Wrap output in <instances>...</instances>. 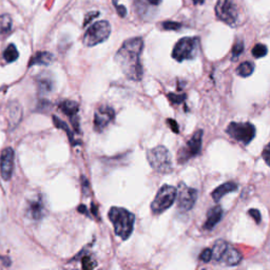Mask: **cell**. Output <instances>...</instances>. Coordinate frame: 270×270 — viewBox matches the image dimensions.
<instances>
[{
  "label": "cell",
  "instance_id": "e575fe53",
  "mask_svg": "<svg viewBox=\"0 0 270 270\" xmlns=\"http://www.w3.org/2000/svg\"><path fill=\"white\" fill-rule=\"evenodd\" d=\"M113 4H114L115 9H116V11L118 13V15H120L121 17H125V16L127 15V9L125 8L124 5H118L116 0H113Z\"/></svg>",
  "mask_w": 270,
  "mask_h": 270
},
{
  "label": "cell",
  "instance_id": "e0dca14e",
  "mask_svg": "<svg viewBox=\"0 0 270 270\" xmlns=\"http://www.w3.org/2000/svg\"><path fill=\"white\" fill-rule=\"evenodd\" d=\"M223 217V209L221 206H214L209 210L207 213L206 223L204 224V228L206 230H211L214 226L219 224Z\"/></svg>",
  "mask_w": 270,
  "mask_h": 270
},
{
  "label": "cell",
  "instance_id": "8992f818",
  "mask_svg": "<svg viewBox=\"0 0 270 270\" xmlns=\"http://www.w3.org/2000/svg\"><path fill=\"white\" fill-rule=\"evenodd\" d=\"M177 189L170 185H164L157 192L156 196L151 204V210L154 214H161L166 211L176 200Z\"/></svg>",
  "mask_w": 270,
  "mask_h": 270
},
{
  "label": "cell",
  "instance_id": "d4e9b609",
  "mask_svg": "<svg viewBox=\"0 0 270 270\" xmlns=\"http://www.w3.org/2000/svg\"><path fill=\"white\" fill-rule=\"evenodd\" d=\"M19 54H18V51L16 49V47L14 44H10L8 48H6L3 52V57L5 59L6 62H14L16 59L18 58Z\"/></svg>",
  "mask_w": 270,
  "mask_h": 270
},
{
  "label": "cell",
  "instance_id": "d6a6232c",
  "mask_svg": "<svg viewBox=\"0 0 270 270\" xmlns=\"http://www.w3.org/2000/svg\"><path fill=\"white\" fill-rule=\"evenodd\" d=\"M248 214L252 217V219L255 221L256 224H260L262 216H261V212L259 211L258 209H250L248 210Z\"/></svg>",
  "mask_w": 270,
  "mask_h": 270
},
{
  "label": "cell",
  "instance_id": "836d02e7",
  "mask_svg": "<svg viewBox=\"0 0 270 270\" xmlns=\"http://www.w3.org/2000/svg\"><path fill=\"white\" fill-rule=\"evenodd\" d=\"M262 157H263V160L265 161V163L270 167V143L267 145V146H265L264 150H263Z\"/></svg>",
  "mask_w": 270,
  "mask_h": 270
},
{
  "label": "cell",
  "instance_id": "cb8c5ba5",
  "mask_svg": "<svg viewBox=\"0 0 270 270\" xmlns=\"http://www.w3.org/2000/svg\"><path fill=\"white\" fill-rule=\"evenodd\" d=\"M254 71V64L250 62H244L239 65L236 73H238L241 77H248L253 73Z\"/></svg>",
  "mask_w": 270,
  "mask_h": 270
},
{
  "label": "cell",
  "instance_id": "4dcf8cb0",
  "mask_svg": "<svg viewBox=\"0 0 270 270\" xmlns=\"http://www.w3.org/2000/svg\"><path fill=\"white\" fill-rule=\"evenodd\" d=\"M200 259L204 263H209L210 261H211V259H212L211 249H209V248L204 249L202 251V253H201V255H200Z\"/></svg>",
  "mask_w": 270,
  "mask_h": 270
},
{
  "label": "cell",
  "instance_id": "4fadbf2b",
  "mask_svg": "<svg viewBox=\"0 0 270 270\" xmlns=\"http://www.w3.org/2000/svg\"><path fill=\"white\" fill-rule=\"evenodd\" d=\"M14 168V151L12 148H5L0 156V173L4 181H9L12 177Z\"/></svg>",
  "mask_w": 270,
  "mask_h": 270
},
{
  "label": "cell",
  "instance_id": "5bb4252c",
  "mask_svg": "<svg viewBox=\"0 0 270 270\" xmlns=\"http://www.w3.org/2000/svg\"><path fill=\"white\" fill-rule=\"evenodd\" d=\"M242 261V254L238 249L228 245L227 249L224 252L222 259L220 261L221 264L225 266H236L239 265Z\"/></svg>",
  "mask_w": 270,
  "mask_h": 270
},
{
  "label": "cell",
  "instance_id": "4316f807",
  "mask_svg": "<svg viewBox=\"0 0 270 270\" xmlns=\"http://www.w3.org/2000/svg\"><path fill=\"white\" fill-rule=\"evenodd\" d=\"M169 98V101L174 104H182L184 101L186 100V94H176V93H169L167 95Z\"/></svg>",
  "mask_w": 270,
  "mask_h": 270
},
{
  "label": "cell",
  "instance_id": "603a6c76",
  "mask_svg": "<svg viewBox=\"0 0 270 270\" xmlns=\"http://www.w3.org/2000/svg\"><path fill=\"white\" fill-rule=\"evenodd\" d=\"M12 18L8 14L0 15V39H4L12 30Z\"/></svg>",
  "mask_w": 270,
  "mask_h": 270
},
{
  "label": "cell",
  "instance_id": "7402d4cb",
  "mask_svg": "<svg viewBox=\"0 0 270 270\" xmlns=\"http://www.w3.org/2000/svg\"><path fill=\"white\" fill-rule=\"evenodd\" d=\"M228 247V243L225 242L224 240H219L214 243L213 245V249L211 250L212 251V261L214 263H220L222 256L225 252V250Z\"/></svg>",
  "mask_w": 270,
  "mask_h": 270
},
{
  "label": "cell",
  "instance_id": "ffe728a7",
  "mask_svg": "<svg viewBox=\"0 0 270 270\" xmlns=\"http://www.w3.org/2000/svg\"><path fill=\"white\" fill-rule=\"evenodd\" d=\"M53 62V55L49 52H38L32 57L30 62V67L32 65H48Z\"/></svg>",
  "mask_w": 270,
  "mask_h": 270
},
{
  "label": "cell",
  "instance_id": "9c48e42d",
  "mask_svg": "<svg viewBox=\"0 0 270 270\" xmlns=\"http://www.w3.org/2000/svg\"><path fill=\"white\" fill-rule=\"evenodd\" d=\"M215 14L220 21L231 27H234L238 22L239 13L232 0H217Z\"/></svg>",
  "mask_w": 270,
  "mask_h": 270
},
{
  "label": "cell",
  "instance_id": "30bf717a",
  "mask_svg": "<svg viewBox=\"0 0 270 270\" xmlns=\"http://www.w3.org/2000/svg\"><path fill=\"white\" fill-rule=\"evenodd\" d=\"M176 199L177 208L183 212H187L195 205V202L197 200V191L182 183L180 184L179 190H177Z\"/></svg>",
  "mask_w": 270,
  "mask_h": 270
},
{
  "label": "cell",
  "instance_id": "7c38bea8",
  "mask_svg": "<svg viewBox=\"0 0 270 270\" xmlns=\"http://www.w3.org/2000/svg\"><path fill=\"white\" fill-rule=\"evenodd\" d=\"M115 112L109 106H102L95 111L94 129L96 132H102L114 121Z\"/></svg>",
  "mask_w": 270,
  "mask_h": 270
},
{
  "label": "cell",
  "instance_id": "83f0119b",
  "mask_svg": "<svg viewBox=\"0 0 270 270\" xmlns=\"http://www.w3.org/2000/svg\"><path fill=\"white\" fill-rule=\"evenodd\" d=\"M162 27L167 31H177L182 28V24L176 21H165L162 23Z\"/></svg>",
  "mask_w": 270,
  "mask_h": 270
},
{
  "label": "cell",
  "instance_id": "9a60e30c",
  "mask_svg": "<svg viewBox=\"0 0 270 270\" xmlns=\"http://www.w3.org/2000/svg\"><path fill=\"white\" fill-rule=\"evenodd\" d=\"M44 205L41 199L33 200L29 203L27 208V215L31 220L39 221L44 215Z\"/></svg>",
  "mask_w": 270,
  "mask_h": 270
},
{
  "label": "cell",
  "instance_id": "f1b7e54d",
  "mask_svg": "<svg viewBox=\"0 0 270 270\" xmlns=\"http://www.w3.org/2000/svg\"><path fill=\"white\" fill-rule=\"evenodd\" d=\"M244 51V42L242 41L236 42L232 48V58L236 59L238 58Z\"/></svg>",
  "mask_w": 270,
  "mask_h": 270
},
{
  "label": "cell",
  "instance_id": "d6986e66",
  "mask_svg": "<svg viewBox=\"0 0 270 270\" xmlns=\"http://www.w3.org/2000/svg\"><path fill=\"white\" fill-rule=\"evenodd\" d=\"M9 116H10V126L12 128L16 127L21 121L22 109L18 103H12L9 106Z\"/></svg>",
  "mask_w": 270,
  "mask_h": 270
},
{
  "label": "cell",
  "instance_id": "484cf974",
  "mask_svg": "<svg viewBox=\"0 0 270 270\" xmlns=\"http://www.w3.org/2000/svg\"><path fill=\"white\" fill-rule=\"evenodd\" d=\"M267 52H268L267 47L265 44L258 43V44H255L252 49V55L255 58H262L267 54Z\"/></svg>",
  "mask_w": 270,
  "mask_h": 270
},
{
  "label": "cell",
  "instance_id": "1f68e13d",
  "mask_svg": "<svg viewBox=\"0 0 270 270\" xmlns=\"http://www.w3.org/2000/svg\"><path fill=\"white\" fill-rule=\"evenodd\" d=\"M82 264H83V268L85 270L93 269L95 267V263L90 258V256H84V258L83 259Z\"/></svg>",
  "mask_w": 270,
  "mask_h": 270
},
{
  "label": "cell",
  "instance_id": "2e32d148",
  "mask_svg": "<svg viewBox=\"0 0 270 270\" xmlns=\"http://www.w3.org/2000/svg\"><path fill=\"white\" fill-rule=\"evenodd\" d=\"M59 108L62 109L63 113L71 118L72 123L75 129L78 130L80 125L78 123H75V120H77V112H78V104L75 102L72 101H63L59 104Z\"/></svg>",
  "mask_w": 270,
  "mask_h": 270
},
{
  "label": "cell",
  "instance_id": "6da1fadb",
  "mask_svg": "<svg viewBox=\"0 0 270 270\" xmlns=\"http://www.w3.org/2000/svg\"><path fill=\"white\" fill-rule=\"evenodd\" d=\"M144 42L141 37L130 38L123 43L115 55V62L120 65L123 73L131 81L138 82L143 77V65L141 55Z\"/></svg>",
  "mask_w": 270,
  "mask_h": 270
},
{
  "label": "cell",
  "instance_id": "ba28073f",
  "mask_svg": "<svg viewBox=\"0 0 270 270\" xmlns=\"http://www.w3.org/2000/svg\"><path fill=\"white\" fill-rule=\"evenodd\" d=\"M202 143L203 130H199L187 142L186 146H184L177 153V162H179V164H185L196 155H199L202 150Z\"/></svg>",
  "mask_w": 270,
  "mask_h": 270
},
{
  "label": "cell",
  "instance_id": "ac0fdd59",
  "mask_svg": "<svg viewBox=\"0 0 270 270\" xmlns=\"http://www.w3.org/2000/svg\"><path fill=\"white\" fill-rule=\"evenodd\" d=\"M238 190V185L233 182H227L225 184H222L221 186L217 187L212 192V199L215 203H219L223 196H225L229 192H233V191Z\"/></svg>",
  "mask_w": 270,
  "mask_h": 270
},
{
  "label": "cell",
  "instance_id": "8d00e7d4",
  "mask_svg": "<svg viewBox=\"0 0 270 270\" xmlns=\"http://www.w3.org/2000/svg\"><path fill=\"white\" fill-rule=\"evenodd\" d=\"M168 124L170 125L171 130L174 131L175 133H179V128H177L179 126H177V124H176L175 121H173V120H168Z\"/></svg>",
  "mask_w": 270,
  "mask_h": 270
},
{
  "label": "cell",
  "instance_id": "8fae6325",
  "mask_svg": "<svg viewBox=\"0 0 270 270\" xmlns=\"http://www.w3.org/2000/svg\"><path fill=\"white\" fill-rule=\"evenodd\" d=\"M163 0H133L137 15L145 21L152 19L157 13Z\"/></svg>",
  "mask_w": 270,
  "mask_h": 270
},
{
  "label": "cell",
  "instance_id": "d590c367",
  "mask_svg": "<svg viewBox=\"0 0 270 270\" xmlns=\"http://www.w3.org/2000/svg\"><path fill=\"white\" fill-rule=\"evenodd\" d=\"M98 15H100V13H98V12H91V13H89V14L87 16H85V18H84L83 27H85V25H87L89 22H91L92 21H93V19L96 18Z\"/></svg>",
  "mask_w": 270,
  "mask_h": 270
},
{
  "label": "cell",
  "instance_id": "52a82bcc",
  "mask_svg": "<svg viewBox=\"0 0 270 270\" xmlns=\"http://www.w3.org/2000/svg\"><path fill=\"white\" fill-rule=\"evenodd\" d=\"M226 132L235 141L244 145H248L255 137L256 130L253 125L250 123H230Z\"/></svg>",
  "mask_w": 270,
  "mask_h": 270
},
{
  "label": "cell",
  "instance_id": "3957f363",
  "mask_svg": "<svg viewBox=\"0 0 270 270\" xmlns=\"http://www.w3.org/2000/svg\"><path fill=\"white\" fill-rule=\"evenodd\" d=\"M147 160L150 166L159 173L167 174L173 170L172 157L169 150L164 146H157L148 150Z\"/></svg>",
  "mask_w": 270,
  "mask_h": 270
},
{
  "label": "cell",
  "instance_id": "7a4b0ae2",
  "mask_svg": "<svg viewBox=\"0 0 270 270\" xmlns=\"http://www.w3.org/2000/svg\"><path fill=\"white\" fill-rule=\"evenodd\" d=\"M109 219L113 224L116 235L123 240H128L133 232L134 214L125 208L112 207L109 211Z\"/></svg>",
  "mask_w": 270,
  "mask_h": 270
},
{
  "label": "cell",
  "instance_id": "74e56055",
  "mask_svg": "<svg viewBox=\"0 0 270 270\" xmlns=\"http://www.w3.org/2000/svg\"><path fill=\"white\" fill-rule=\"evenodd\" d=\"M205 1H206V0H193L194 4H203Z\"/></svg>",
  "mask_w": 270,
  "mask_h": 270
},
{
  "label": "cell",
  "instance_id": "277c9868",
  "mask_svg": "<svg viewBox=\"0 0 270 270\" xmlns=\"http://www.w3.org/2000/svg\"><path fill=\"white\" fill-rule=\"evenodd\" d=\"M200 50L199 37H184L180 39L174 45L172 51V57L176 62H182L184 61L194 59Z\"/></svg>",
  "mask_w": 270,
  "mask_h": 270
},
{
  "label": "cell",
  "instance_id": "5b68a950",
  "mask_svg": "<svg viewBox=\"0 0 270 270\" xmlns=\"http://www.w3.org/2000/svg\"><path fill=\"white\" fill-rule=\"evenodd\" d=\"M111 34V25L108 21H102L93 23L83 35V44L87 47H94L107 41Z\"/></svg>",
  "mask_w": 270,
  "mask_h": 270
},
{
  "label": "cell",
  "instance_id": "44dd1931",
  "mask_svg": "<svg viewBox=\"0 0 270 270\" xmlns=\"http://www.w3.org/2000/svg\"><path fill=\"white\" fill-rule=\"evenodd\" d=\"M37 84H38V89L42 93H49L52 90H53V82H52V77L49 74H42L39 75L38 80H37Z\"/></svg>",
  "mask_w": 270,
  "mask_h": 270
},
{
  "label": "cell",
  "instance_id": "f546056e",
  "mask_svg": "<svg viewBox=\"0 0 270 270\" xmlns=\"http://www.w3.org/2000/svg\"><path fill=\"white\" fill-rule=\"evenodd\" d=\"M53 121H54L55 126H56L57 128H61V129H62V130H64V131H65V132H67V133L69 134V136H70V140L72 141V133H71V131H70V129L68 128V126H67V124H65V123H63L62 121H61V120H59V118H57L56 116H53Z\"/></svg>",
  "mask_w": 270,
  "mask_h": 270
}]
</instances>
